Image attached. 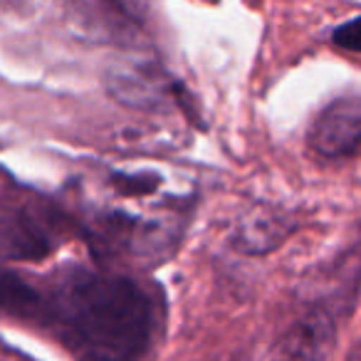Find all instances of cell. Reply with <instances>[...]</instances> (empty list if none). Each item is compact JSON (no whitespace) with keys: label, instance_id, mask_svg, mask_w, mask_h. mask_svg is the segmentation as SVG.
<instances>
[{"label":"cell","instance_id":"1","mask_svg":"<svg viewBox=\"0 0 361 361\" xmlns=\"http://www.w3.org/2000/svg\"><path fill=\"white\" fill-rule=\"evenodd\" d=\"M67 336L90 361H136L146 349L151 312L126 277L85 275L62 305Z\"/></svg>","mask_w":361,"mask_h":361},{"label":"cell","instance_id":"2","mask_svg":"<svg viewBox=\"0 0 361 361\" xmlns=\"http://www.w3.org/2000/svg\"><path fill=\"white\" fill-rule=\"evenodd\" d=\"M361 104L356 97L336 99L326 106L312 129V144L322 156L344 159L359 149Z\"/></svg>","mask_w":361,"mask_h":361},{"label":"cell","instance_id":"3","mask_svg":"<svg viewBox=\"0 0 361 361\" xmlns=\"http://www.w3.org/2000/svg\"><path fill=\"white\" fill-rule=\"evenodd\" d=\"M70 18L94 40H129L139 27L129 0H70Z\"/></svg>","mask_w":361,"mask_h":361},{"label":"cell","instance_id":"4","mask_svg":"<svg viewBox=\"0 0 361 361\" xmlns=\"http://www.w3.org/2000/svg\"><path fill=\"white\" fill-rule=\"evenodd\" d=\"M50 250V235L30 213L0 206V260H40Z\"/></svg>","mask_w":361,"mask_h":361},{"label":"cell","instance_id":"5","mask_svg":"<svg viewBox=\"0 0 361 361\" xmlns=\"http://www.w3.org/2000/svg\"><path fill=\"white\" fill-rule=\"evenodd\" d=\"M290 231L292 226L285 218V213L260 206L238 223L233 243L238 250L247 252V255H265V252L275 250L277 245H282Z\"/></svg>","mask_w":361,"mask_h":361},{"label":"cell","instance_id":"6","mask_svg":"<svg viewBox=\"0 0 361 361\" xmlns=\"http://www.w3.org/2000/svg\"><path fill=\"white\" fill-rule=\"evenodd\" d=\"M331 322L326 314H312L287 336V361H324L326 349L331 346Z\"/></svg>","mask_w":361,"mask_h":361},{"label":"cell","instance_id":"7","mask_svg":"<svg viewBox=\"0 0 361 361\" xmlns=\"http://www.w3.org/2000/svg\"><path fill=\"white\" fill-rule=\"evenodd\" d=\"M111 92L119 99H124L126 104H136V106H154L166 99L164 82H159V77H154L146 70L119 72L111 80Z\"/></svg>","mask_w":361,"mask_h":361},{"label":"cell","instance_id":"8","mask_svg":"<svg viewBox=\"0 0 361 361\" xmlns=\"http://www.w3.org/2000/svg\"><path fill=\"white\" fill-rule=\"evenodd\" d=\"M40 307V295L20 282V277L0 270V314L30 317Z\"/></svg>","mask_w":361,"mask_h":361},{"label":"cell","instance_id":"9","mask_svg":"<svg viewBox=\"0 0 361 361\" xmlns=\"http://www.w3.org/2000/svg\"><path fill=\"white\" fill-rule=\"evenodd\" d=\"M359 18L349 20L346 25H341L339 30L334 32V42L341 45L344 50H351V52H359L361 47V25H359Z\"/></svg>","mask_w":361,"mask_h":361}]
</instances>
